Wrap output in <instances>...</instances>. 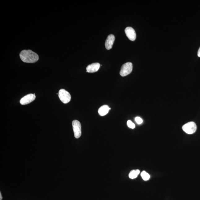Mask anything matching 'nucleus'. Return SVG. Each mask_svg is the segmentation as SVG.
I'll use <instances>...</instances> for the list:
<instances>
[{"instance_id":"f257e3e1","label":"nucleus","mask_w":200,"mask_h":200,"mask_svg":"<svg viewBox=\"0 0 200 200\" xmlns=\"http://www.w3.org/2000/svg\"><path fill=\"white\" fill-rule=\"evenodd\" d=\"M20 57L22 61L25 63H35L39 60L37 54L30 50L22 51L20 54Z\"/></svg>"},{"instance_id":"f03ea898","label":"nucleus","mask_w":200,"mask_h":200,"mask_svg":"<svg viewBox=\"0 0 200 200\" xmlns=\"http://www.w3.org/2000/svg\"><path fill=\"white\" fill-rule=\"evenodd\" d=\"M197 126L195 122H190L185 124L182 126V129L185 133L192 134L197 131Z\"/></svg>"},{"instance_id":"7ed1b4c3","label":"nucleus","mask_w":200,"mask_h":200,"mask_svg":"<svg viewBox=\"0 0 200 200\" xmlns=\"http://www.w3.org/2000/svg\"><path fill=\"white\" fill-rule=\"evenodd\" d=\"M133 65L131 62H127L122 66L120 72V75L122 76H127L133 71Z\"/></svg>"},{"instance_id":"20e7f679","label":"nucleus","mask_w":200,"mask_h":200,"mask_svg":"<svg viewBox=\"0 0 200 200\" xmlns=\"http://www.w3.org/2000/svg\"><path fill=\"white\" fill-rule=\"evenodd\" d=\"M58 96L60 101L64 103H67L71 101V97L70 94L65 89L60 90Z\"/></svg>"},{"instance_id":"39448f33","label":"nucleus","mask_w":200,"mask_h":200,"mask_svg":"<svg viewBox=\"0 0 200 200\" xmlns=\"http://www.w3.org/2000/svg\"><path fill=\"white\" fill-rule=\"evenodd\" d=\"M72 126L75 138H80L82 134L81 125L80 122L77 120H74L72 122Z\"/></svg>"},{"instance_id":"423d86ee","label":"nucleus","mask_w":200,"mask_h":200,"mask_svg":"<svg viewBox=\"0 0 200 200\" xmlns=\"http://www.w3.org/2000/svg\"><path fill=\"white\" fill-rule=\"evenodd\" d=\"M35 98V94H29L23 97L20 99V102L22 105H27L34 101Z\"/></svg>"},{"instance_id":"0eeeda50","label":"nucleus","mask_w":200,"mask_h":200,"mask_svg":"<svg viewBox=\"0 0 200 200\" xmlns=\"http://www.w3.org/2000/svg\"><path fill=\"white\" fill-rule=\"evenodd\" d=\"M124 31H125L126 36L131 41L135 40L136 39V33L133 28L131 27H127L126 28Z\"/></svg>"},{"instance_id":"6e6552de","label":"nucleus","mask_w":200,"mask_h":200,"mask_svg":"<svg viewBox=\"0 0 200 200\" xmlns=\"http://www.w3.org/2000/svg\"><path fill=\"white\" fill-rule=\"evenodd\" d=\"M115 40V37L112 34L109 35L107 37L105 43V48L107 50L112 49Z\"/></svg>"},{"instance_id":"1a4fd4ad","label":"nucleus","mask_w":200,"mask_h":200,"mask_svg":"<svg viewBox=\"0 0 200 200\" xmlns=\"http://www.w3.org/2000/svg\"><path fill=\"white\" fill-rule=\"evenodd\" d=\"M100 64L95 63L90 64L86 67V72L88 73H94L98 71L100 67Z\"/></svg>"},{"instance_id":"9d476101","label":"nucleus","mask_w":200,"mask_h":200,"mask_svg":"<svg viewBox=\"0 0 200 200\" xmlns=\"http://www.w3.org/2000/svg\"><path fill=\"white\" fill-rule=\"evenodd\" d=\"M109 110L108 106L104 105L100 107L98 112L100 116H104L108 114Z\"/></svg>"},{"instance_id":"9b49d317","label":"nucleus","mask_w":200,"mask_h":200,"mask_svg":"<svg viewBox=\"0 0 200 200\" xmlns=\"http://www.w3.org/2000/svg\"><path fill=\"white\" fill-rule=\"evenodd\" d=\"M140 172V171L139 169L133 170L131 171L129 175V178L131 179H134L137 178Z\"/></svg>"},{"instance_id":"f8f14e48","label":"nucleus","mask_w":200,"mask_h":200,"mask_svg":"<svg viewBox=\"0 0 200 200\" xmlns=\"http://www.w3.org/2000/svg\"><path fill=\"white\" fill-rule=\"evenodd\" d=\"M141 176L143 180L145 181L148 180L150 178V175L147 173L146 171H143L141 173Z\"/></svg>"},{"instance_id":"ddd939ff","label":"nucleus","mask_w":200,"mask_h":200,"mask_svg":"<svg viewBox=\"0 0 200 200\" xmlns=\"http://www.w3.org/2000/svg\"><path fill=\"white\" fill-rule=\"evenodd\" d=\"M127 125L129 128L131 129H134L135 127V125L134 124H133L131 120H128L127 122Z\"/></svg>"},{"instance_id":"4468645a","label":"nucleus","mask_w":200,"mask_h":200,"mask_svg":"<svg viewBox=\"0 0 200 200\" xmlns=\"http://www.w3.org/2000/svg\"><path fill=\"white\" fill-rule=\"evenodd\" d=\"M136 122L138 124H141L142 123L143 120L141 118L139 117H137L135 119Z\"/></svg>"},{"instance_id":"2eb2a0df","label":"nucleus","mask_w":200,"mask_h":200,"mask_svg":"<svg viewBox=\"0 0 200 200\" xmlns=\"http://www.w3.org/2000/svg\"><path fill=\"white\" fill-rule=\"evenodd\" d=\"M198 57H200V47L198 51Z\"/></svg>"},{"instance_id":"dca6fc26","label":"nucleus","mask_w":200,"mask_h":200,"mask_svg":"<svg viewBox=\"0 0 200 200\" xmlns=\"http://www.w3.org/2000/svg\"><path fill=\"white\" fill-rule=\"evenodd\" d=\"M2 197L1 192L0 193V200H2Z\"/></svg>"}]
</instances>
